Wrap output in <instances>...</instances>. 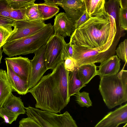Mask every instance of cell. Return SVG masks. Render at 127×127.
<instances>
[{
  "label": "cell",
  "mask_w": 127,
  "mask_h": 127,
  "mask_svg": "<svg viewBox=\"0 0 127 127\" xmlns=\"http://www.w3.org/2000/svg\"><path fill=\"white\" fill-rule=\"evenodd\" d=\"M69 71L61 61L52 72L43 76L38 83L29 90L35 99L36 108L57 114L65 107L70 97L68 91Z\"/></svg>",
  "instance_id": "6da1fadb"
},
{
  "label": "cell",
  "mask_w": 127,
  "mask_h": 127,
  "mask_svg": "<svg viewBox=\"0 0 127 127\" xmlns=\"http://www.w3.org/2000/svg\"><path fill=\"white\" fill-rule=\"evenodd\" d=\"M117 31L115 20L106 11L91 17L72 34L71 45L87 49L102 46L115 38Z\"/></svg>",
  "instance_id": "7a4b0ae2"
},
{
  "label": "cell",
  "mask_w": 127,
  "mask_h": 127,
  "mask_svg": "<svg viewBox=\"0 0 127 127\" xmlns=\"http://www.w3.org/2000/svg\"><path fill=\"white\" fill-rule=\"evenodd\" d=\"M100 79L99 90L109 109L127 101V70L123 69L116 74Z\"/></svg>",
  "instance_id": "3957f363"
},
{
  "label": "cell",
  "mask_w": 127,
  "mask_h": 127,
  "mask_svg": "<svg viewBox=\"0 0 127 127\" xmlns=\"http://www.w3.org/2000/svg\"><path fill=\"white\" fill-rule=\"evenodd\" d=\"M54 30L50 23L30 36L6 43L2 51L9 57L34 53L46 45L53 35Z\"/></svg>",
  "instance_id": "277c9868"
},
{
  "label": "cell",
  "mask_w": 127,
  "mask_h": 127,
  "mask_svg": "<svg viewBox=\"0 0 127 127\" xmlns=\"http://www.w3.org/2000/svg\"><path fill=\"white\" fill-rule=\"evenodd\" d=\"M115 38L101 47L89 49L71 45L73 49L72 58L77 67L84 64L100 63L114 55L117 41Z\"/></svg>",
  "instance_id": "5b68a950"
},
{
  "label": "cell",
  "mask_w": 127,
  "mask_h": 127,
  "mask_svg": "<svg viewBox=\"0 0 127 127\" xmlns=\"http://www.w3.org/2000/svg\"><path fill=\"white\" fill-rule=\"evenodd\" d=\"M25 108L27 117L32 119L41 127H78L67 111L58 114L30 106Z\"/></svg>",
  "instance_id": "8992f818"
},
{
  "label": "cell",
  "mask_w": 127,
  "mask_h": 127,
  "mask_svg": "<svg viewBox=\"0 0 127 127\" xmlns=\"http://www.w3.org/2000/svg\"><path fill=\"white\" fill-rule=\"evenodd\" d=\"M46 25L42 21L15 20L13 32L6 43L32 35L42 29Z\"/></svg>",
  "instance_id": "52a82bcc"
},
{
  "label": "cell",
  "mask_w": 127,
  "mask_h": 127,
  "mask_svg": "<svg viewBox=\"0 0 127 127\" xmlns=\"http://www.w3.org/2000/svg\"><path fill=\"white\" fill-rule=\"evenodd\" d=\"M64 38L53 34L46 44L45 52L46 65L47 70L53 69L62 61L64 46L66 43Z\"/></svg>",
  "instance_id": "ba28073f"
},
{
  "label": "cell",
  "mask_w": 127,
  "mask_h": 127,
  "mask_svg": "<svg viewBox=\"0 0 127 127\" xmlns=\"http://www.w3.org/2000/svg\"><path fill=\"white\" fill-rule=\"evenodd\" d=\"M46 44L40 48L34 53L35 55L30 60L31 68L28 80L29 90L39 82L47 69L45 59Z\"/></svg>",
  "instance_id": "9c48e42d"
},
{
  "label": "cell",
  "mask_w": 127,
  "mask_h": 127,
  "mask_svg": "<svg viewBox=\"0 0 127 127\" xmlns=\"http://www.w3.org/2000/svg\"><path fill=\"white\" fill-rule=\"evenodd\" d=\"M127 123V104L108 112L94 127H118Z\"/></svg>",
  "instance_id": "30bf717a"
},
{
  "label": "cell",
  "mask_w": 127,
  "mask_h": 127,
  "mask_svg": "<svg viewBox=\"0 0 127 127\" xmlns=\"http://www.w3.org/2000/svg\"><path fill=\"white\" fill-rule=\"evenodd\" d=\"M76 21L66 16L64 12H61L55 15L53 26L54 34L60 35L64 38L71 36L76 30Z\"/></svg>",
  "instance_id": "8fae6325"
},
{
  "label": "cell",
  "mask_w": 127,
  "mask_h": 127,
  "mask_svg": "<svg viewBox=\"0 0 127 127\" xmlns=\"http://www.w3.org/2000/svg\"><path fill=\"white\" fill-rule=\"evenodd\" d=\"M5 62L11 67L15 73L23 80L28 82L30 76V60L21 56L5 58Z\"/></svg>",
  "instance_id": "7c38bea8"
},
{
  "label": "cell",
  "mask_w": 127,
  "mask_h": 127,
  "mask_svg": "<svg viewBox=\"0 0 127 127\" xmlns=\"http://www.w3.org/2000/svg\"><path fill=\"white\" fill-rule=\"evenodd\" d=\"M120 60L116 55L113 56L101 63L98 66L97 75L100 78L116 74L120 69Z\"/></svg>",
  "instance_id": "4fadbf2b"
},
{
  "label": "cell",
  "mask_w": 127,
  "mask_h": 127,
  "mask_svg": "<svg viewBox=\"0 0 127 127\" xmlns=\"http://www.w3.org/2000/svg\"><path fill=\"white\" fill-rule=\"evenodd\" d=\"M7 75L12 90L18 94L24 95L29 90L28 82L21 79L13 71L10 66L5 62Z\"/></svg>",
  "instance_id": "5bb4252c"
},
{
  "label": "cell",
  "mask_w": 127,
  "mask_h": 127,
  "mask_svg": "<svg viewBox=\"0 0 127 127\" xmlns=\"http://www.w3.org/2000/svg\"><path fill=\"white\" fill-rule=\"evenodd\" d=\"M12 90L5 70L0 69V109L7 99L13 95Z\"/></svg>",
  "instance_id": "9a60e30c"
},
{
  "label": "cell",
  "mask_w": 127,
  "mask_h": 127,
  "mask_svg": "<svg viewBox=\"0 0 127 127\" xmlns=\"http://www.w3.org/2000/svg\"><path fill=\"white\" fill-rule=\"evenodd\" d=\"M0 15L15 20H23L25 18V11L24 9L13 10L7 0H0Z\"/></svg>",
  "instance_id": "2e32d148"
},
{
  "label": "cell",
  "mask_w": 127,
  "mask_h": 127,
  "mask_svg": "<svg viewBox=\"0 0 127 127\" xmlns=\"http://www.w3.org/2000/svg\"><path fill=\"white\" fill-rule=\"evenodd\" d=\"M44 1L43 3H36L43 21L52 18L59 11L58 6L51 0H44Z\"/></svg>",
  "instance_id": "e0dca14e"
},
{
  "label": "cell",
  "mask_w": 127,
  "mask_h": 127,
  "mask_svg": "<svg viewBox=\"0 0 127 127\" xmlns=\"http://www.w3.org/2000/svg\"><path fill=\"white\" fill-rule=\"evenodd\" d=\"M96 67L95 64H91L83 65L77 67L78 76L81 81L85 85L97 75Z\"/></svg>",
  "instance_id": "ac0fdd59"
},
{
  "label": "cell",
  "mask_w": 127,
  "mask_h": 127,
  "mask_svg": "<svg viewBox=\"0 0 127 127\" xmlns=\"http://www.w3.org/2000/svg\"><path fill=\"white\" fill-rule=\"evenodd\" d=\"M77 67H76L73 71L69 72L68 91L70 97L80 92V89L86 86L81 81L78 76Z\"/></svg>",
  "instance_id": "d6986e66"
},
{
  "label": "cell",
  "mask_w": 127,
  "mask_h": 127,
  "mask_svg": "<svg viewBox=\"0 0 127 127\" xmlns=\"http://www.w3.org/2000/svg\"><path fill=\"white\" fill-rule=\"evenodd\" d=\"M86 10L91 17L105 11L104 0H83Z\"/></svg>",
  "instance_id": "ffe728a7"
},
{
  "label": "cell",
  "mask_w": 127,
  "mask_h": 127,
  "mask_svg": "<svg viewBox=\"0 0 127 127\" xmlns=\"http://www.w3.org/2000/svg\"><path fill=\"white\" fill-rule=\"evenodd\" d=\"M3 107L19 115L26 113L25 107L22 99L13 95L6 101Z\"/></svg>",
  "instance_id": "44dd1931"
},
{
  "label": "cell",
  "mask_w": 127,
  "mask_h": 127,
  "mask_svg": "<svg viewBox=\"0 0 127 127\" xmlns=\"http://www.w3.org/2000/svg\"><path fill=\"white\" fill-rule=\"evenodd\" d=\"M120 7L118 12V22L119 28L127 30V0H118Z\"/></svg>",
  "instance_id": "7402d4cb"
},
{
  "label": "cell",
  "mask_w": 127,
  "mask_h": 127,
  "mask_svg": "<svg viewBox=\"0 0 127 127\" xmlns=\"http://www.w3.org/2000/svg\"><path fill=\"white\" fill-rule=\"evenodd\" d=\"M56 5L58 6H63L73 8L78 10L84 12L85 6L83 0H57Z\"/></svg>",
  "instance_id": "603a6c76"
},
{
  "label": "cell",
  "mask_w": 127,
  "mask_h": 127,
  "mask_svg": "<svg viewBox=\"0 0 127 127\" xmlns=\"http://www.w3.org/2000/svg\"><path fill=\"white\" fill-rule=\"evenodd\" d=\"M26 15L27 20L43 21L35 3L26 8Z\"/></svg>",
  "instance_id": "cb8c5ba5"
},
{
  "label": "cell",
  "mask_w": 127,
  "mask_h": 127,
  "mask_svg": "<svg viewBox=\"0 0 127 127\" xmlns=\"http://www.w3.org/2000/svg\"><path fill=\"white\" fill-rule=\"evenodd\" d=\"M75 95V100L80 106L88 108L92 106V103L90 99L89 93L83 92H79Z\"/></svg>",
  "instance_id": "d4e9b609"
},
{
  "label": "cell",
  "mask_w": 127,
  "mask_h": 127,
  "mask_svg": "<svg viewBox=\"0 0 127 127\" xmlns=\"http://www.w3.org/2000/svg\"><path fill=\"white\" fill-rule=\"evenodd\" d=\"M11 7L13 10L26 8L35 3V0H7Z\"/></svg>",
  "instance_id": "484cf974"
},
{
  "label": "cell",
  "mask_w": 127,
  "mask_h": 127,
  "mask_svg": "<svg viewBox=\"0 0 127 127\" xmlns=\"http://www.w3.org/2000/svg\"><path fill=\"white\" fill-rule=\"evenodd\" d=\"M19 115L3 107L0 109V117L6 123L11 124L16 120Z\"/></svg>",
  "instance_id": "4316f807"
},
{
  "label": "cell",
  "mask_w": 127,
  "mask_h": 127,
  "mask_svg": "<svg viewBox=\"0 0 127 127\" xmlns=\"http://www.w3.org/2000/svg\"><path fill=\"white\" fill-rule=\"evenodd\" d=\"M119 5L118 0H110L105 4L106 12L116 22L117 13V6Z\"/></svg>",
  "instance_id": "83f0119b"
},
{
  "label": "cell",
  "mask_w": 127,
  "mask_h": 127,
  "mask_svg": "<svg viewBox=\"0 0 127 127\" xmlns=\"http://www.w3.org/2000/svg\"><path fill=\"white\" fill-rule=\"evenodd\" d=\"M115 52L119 59L123 61L127 62V40L126 39L121 42L115 50Z\"/></svg>",
  "instance_id": "f1b7e54d"
},
{
  "label": "cell",
  "mask_w": 127,
  "mask_h": 127,
  "mask_svg": "<svg viewBox=\"0 0 127 127\" xmlns=\"http://www.w3.org/2000/svg\"><path fill=\"white\" fill-rule=\"evenodd\" d=\"M15 20L10 18L0 15V27H3L12 33V27Z\"/></svg>",
  "instance_id": "f546056e"
},
{
  "label": "cell",
  "mask_w": 127,
  "mask_h": 127,
  "mask_svg": "<svg viewBox=\"0 0 127 127\" xmlns=\"http://www.w3.org/2000/svg\"><path fill=\"white\" fill-rule=\"evenodd\" d=\"M73 49L72 46L69 42L68 43H66L64 44L62 54V61H64L68 58L72 57Z\"/></svg>",
  "instance_id": "4dcf8cb0"
},
{
  "label": "cell",
  "mask_w": 127,
  "mask_h": 127,
  "mask_svg": "<svg viewBox=\"0 0 127 127\" xmlns=\"http://www.w3.org/2000/svg\"><path fill=\"white\" fill-rule=\"evenodd\" d=\"M11 33L5 28L0 27V47L5 45L6 41Z\"/></svg>",
  "instance_id": "1f68e13d"
},
{
  "label": "cell",
  "mask_w": 127,
  "mask_h": 127,
  "mask_svg": "<svg viewBox=\"0 0 127 127\" xmlns=\"http://www.w3.org/2000/svg\"><path fill=\"white\" fill-rule=\"evenodd\" d=\"M19 124L23 127H41L32 119L28 117L22 119Z\"/></svg>",
  "instance_id": "d6a6232c"
},
{
  "label": "cell",
  "mask_w": 127,
  "mask_h": 127,
  "mask_svg": "<svg viewBox=\"0 0 127 127\" xmlns=\"http://www.w3.org/2000/svg\"><path fill=\"white\" fill-rule=\"evenodd\" d=\"M64 65L65 69L69 72L73 71L77 67L75 61L72 58L66 59L64 61Z\"/></svg>",
  "instance_id": "836d02e7"
},
{
  "label": "cell",
  "mask_w": 127,
  "mask_h": 127,
  "mask_svg": "<svg viewBox=\"0 0 127 127\" xmlns=\"http://www.w3.org/2000/svg\"><path fill=\"white\" fill-rule=\"evenodd\" d=\"M90 17L85 10L84 12L82 15L76 22L75 25L76 29L86 22L90 19Z\"/></svg>",
  "instance_id": "e575fe53"
},
{
  "label": "cell",
  "mask_w": 127,
  "mask_h": 127,
  "mask_svg": "<svg viewBox=\"0 0 127 127\" xmlns=\"http://www.w3.org/2000/svg\"><path fill=\"white\" fill-rule=\"evenodd\" d=\"M2 51L1 49V47H0V64L1 63V61L2 57Z\"/></svg>",
  "instance_id": "d590c367"
},
{
  "label": "cell",
  "mask_w": 127,
  "mask_h": 127,
  "mask_svg": "<svg viewBox=\"0 0 127 127\" xmlns=\"http://www.w3.org/2000/svg\"><path fill=\"white\" fill-rule=\"evenodd\" d=\"M122 127H127V123L125 125Z\"/></svg>",
  "instance_id": "8d00e7d4"
},
{
  "label": "cell",
  "mask_w": 127,
  "mask_h": 127,
  "mask_svg": "<svg viewBox=\"0 0 127 127\" xmlns=\"http://www.w3.org/2000/svg\"><path fill=\"white\" fill-rule=\"evenodd\" d=\"M19 127H23L21 125L19 124Z\"/></svg>",
  "instance_id": "74e56055"
}]
</instances>
